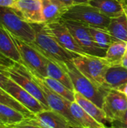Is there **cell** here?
Wrapping results in <instances>:
<instances>
[{
	"mask_svg": "<svg viewBox=\"0 0 127 128\" xmlns=\"http://www.w3.org/2000/svg\"><path fill=\"white\" fill-rule=\"evenodd\" d=\"M32 25L35 30V40L31 44H32L43 56L61 62H71L76 56L61 46L45 23Z\"/></svg>",
	"mask_w": 127,
	"mask_h": 128,
	"instance_id": "1",
	"label": "cell"
},
{
	"mask_svg": "<svg viewBox=\"0 0 127 128\" xmlns=\"http://www.w3.org/2000/svg\"><path fill=\"white\" fill-rule=\"evenodd\" d=\"M77 69L100 88L110 90L105 84V75L111 65L104 57L89 54L76 55L72 60Z\"/></svg>",
	"mask_w": 127,
	"mask_h": 128,
	"instance_id": "2",
	"label": "cell"
},
{
	"mask_svg": "<svg viewBox=\"0 0 127 128\" xmlns=\"http://www.w3.org/2000/svg\"><path fill=\"white\" fill-rule=\"evenodd\" d=\"M63 20H73L88 26L108 28L110 18L89 3H79L67 9L62 16Z\"/></svg>",
	"mask_w": 127,
	"mask_h": 128,
	"instance_id": "3",
	"label": "cell"
},
{
	"mask_svg": "<svg viewBox=\"0 0 127 128\" xmlns=\"http://www.w3.org/2000/svg\"><path fill=\"white\" fill-rule=\"evenodd\" d=\"M64 65L73 82L74 91L79 92L101 108L103 99L109 90L100 88L93 83L77 69L72 61L64 62Z\"/></svg>",
	"mask_w": 127,
	"mask_h": 128,
	"instance_id": "4",
	"label": "cell"
},
{
	"mask_svg": "<svg viewBox=\"0 0 127 128\" xmlns=\"http://www.w3.org/2000/svg\"><path fill=\"white\" fill-rule=\"evenodd\" d=\"M0 25L12 35L28 43L35 40V30L31 23L25 21L14 9L0 7Z\"/></svg>",
	"mask_w": 127,
	"mask_h": 128,
	"instance_id": "5",
	"label": "cell"
},
{
	"mask_svg": "<svg viewBox=\"0 0 127 128\" xmlns=\"http://www.w3.org/2000/svg\"><path fill=\"white\" fill-rule=\"evenodd\" d=\"M13 37L19 51L22 64L33 74L42 78L46 77V57L32 44L25 42L13 35Z\"/></svg>",
	"mask_w": 127,
	"mask_h": 128,
	"instance_id": "6",
	"label": "cell"
},
{
	"mask_svg": "<svg viewBox=\"0 0 127 128\" xmlns=\"http://www.w3.org/2000/svg\"><path fill=\"white\" fill-rule=\"evenodd\" d=\"M7 74L10 80L34 96L44 106L50 110L41 88L34 80L25 66L13 62L7 68Z\"/></svg>",
	"mask_w": 127,
	"mask_h": 128,
	"instance_id": "7",
	"label": "cell"
},
{
	"mask_svg": "<svg viewBox=\"0 0 127 128\" xmlns=\"http://www.w3.org/2000/svg\"><path fill=\"white\" fill-rule=\"evenodd\" d=\"M62 20L73 34L77 44L85 51V52L92 56L105 57L106 52L100 49L94 43L88 26L73 20L63 19Z\"/></svg>",
	"mask_w": 127,
	"mask_h": 128,
	"instance_id": "8",
	"label": "cell"
},
{
	"mask_svg": "<svg viewBox=\"0 0 127 128\" xmlns=\"http://www.w3.org/2000/svg\"><path fill=\"white\" fill-rule=\"evenodd\" d=\"M28 69V68H27ZM31 76L34 79V80L38 84L40 88H41L43 95L46 100L48 106L50 110L55 111L63 116H64L67 121L69 122L70 124L73 125H78L75 119L73 118L71 112H70V104L72 102H70L69 100H66L63 97L60 96L55 92H53L52 89H50L43 81L42 78L32 72H31L28 70Z\"/></svg>",
	"mask_w": 127,
	"mask_h": 128,
	"instance_id": "9",
	"label": "cell"
},
{
	"mask_svg": "<svg viewBox=\"0 0 127 128\" xmlns=\"http://www.w3.org/2000/svg\"><path fill=\"white\" fill-rule=\"evenodd\" d=\"M101 108L108 122H118L127 110V98L119 91L110 89L103 99Z\"/></svg>",
	"mask_w": 127,
	"mask_h": 128,
	"instance_id": "10",
	"label": "cell"
},
{
	"mask_svg": "<svg viewBox=\"0 0 127 128\" xmlns=\"http://www.w3.org/2000/svg\"><path fill=\"white\" fill-rule=\"evenodd\" d=\"M4 90L10 94L19 103L23 105L25 108H27L34 115L43 110H49L34 96H32L10 78L6 82L4 86Z\"/></svg>",
	"mask_w": 127,
	"mask_h": 128,
	"instance_id": "11",
	"label": "cell"
},
{
	"mask_svg": "<svg viewBox=\"0 0 127 128\" xmlns=\"http://www.w3.org/2000/svg\"><path fill=\"white\" fill-rule=\"evenodd\" d=\"M46 25L54 34L58 43L66 50L76 55L87 54L77 44L73 34L64 23L62 19L59 21Z\"/></svg>",
	"mask_w": 127,
	"mask_h": 128,
	"instance_id": "12",
	"label": "cell"
},
{
	"mask_svg": "<svg viewBox=\"0 0 127 128\" xmlns=\"http://www.w3.org/2000/svg\"><path fill=\"white\" fill-rule=\"evenodd\" d=\"M22 123L37 125L42 128H66L70 124L67 119L60 113L52 110H43L25 118Z\"/></svg>",
	"mask_w": 127,
	"mask_h": 128,
	"instance_id": "13",
	"label": "cell"
},
{
	"mask_svg": "<svg viewBox=\"0 0 127 128\" xmlns=\"http://www.w3.org/2000/svg\"><path fill=\"white\" fill-rule=\"evenodd\" d=\"M13 9L29 23H43L42 0H16Z\"/></svg>",
	"mask_w": 127,
	"mask_h": 128,
	"instance_id": "14",
	"label": "cell"
},
{
	"mask_svg": "<svg viewBox=\"0 0 127 128\" xmlns=\"http://www.w3.org/2000/svg\"><path fill=\"white\" fill-rule=\"evenodd\" d=\"M0 56L17 64H22V60L13 35L0 25Z\"/></svg>",
	"mask_w": 127,
	"mask_h": 128,
	"instance_id": "15",
	"label": "cell"
},
{
	"mask_svg": "<svg viewBox=\"0 0 127 128\" xmlns=\"http://www.w3.org/2000/svg\"><path fill=\"white\" fill-rule=\"evenodd\" d=\"M88 3L99 9L110 19L124 15L127 10L125 0H92Z\"/></svg>",
	"mask_w": 127,
	"mask_h": 128,
	"instance_id": "16",
	"label": "cell"
},
{
	"mask_svg": "<svg viewBox=\"0 0 127 128\" xmlns=\"http://www.w3.org/2000/svg\"><path fill=\"white\" fill-rule=\"evenodd\" d=\"M126 83H127V68L122 64L110 65L105 75L106 88L118 90Z\"/></svg>",
	"mask_w": 127,
	"mask_h": 128,
	"instance_id": "17",
	"label": "cell"
},
{
	"mask_svg": "<svg viewBox=\"0 0 127 128\" xmlns=\"http://www.w3.org/2000/svg\"><path fill=\"white\" fill-rule=\"evenodd\" d=\"M46 62L47 76L59 81L70 90L74 91L73 82L64 68V62H56L47 57H46Z\"/></svg>",
	"mask_w": 127,
	"mask_h": 128,
	"instance_id": "18",
	"label": "cell"
},
{
	"mask_svg": "<svg viewBox=\"0 0 127 128\" xmlns=\"http://www.w3.org/2000/svg\"><path fill=\"white\" fill-rule=\"evenodd\" d=\"M68 8L61 5L55 0H42V16L43 23L49 24L59 21Z\"/></svg>",
	"mask_w": 127,
	"mask_h": 128,
	"instance_id": "19",
	"label": "cell"
},
{
	"mask_svg": "<svg viewBox=\"0 0 127 128\" xmlns=\"http://www.w3.org/2000/svg\"><path fill=\"white\" fill-rule=\"evenodd\" d=\"M71 114L78 125L85 128H109L106 124L99 122L88 113H87L75 101L70 104Z\"/></svg>",
	"mask_w": 127,
	"mask_h": 128,
	"instance_id": "20",
	"label": "cell"
},
{
	"mask_svg": "<svg viewBox=\"0 0 127 128\" xmlns=\"http://www.w3.org/2000/svg\"><path fill=\"white\" fill-rule=\"evenodd\" d=\"M74 101L77 103L87 113L100 123L106 124L108 121L104 111L102 108L97 106L89 99L86 98L79 92L74 91Z\"/></svg>",
	"mask_w": 127,
	"mask_h": 128,
	"instance_id": "21",
	"label": "cell"
},
{
	"mask_svg": "<svg viewBox=\"0 0 127 128\" xmlns=\"http://www.w3.org/2000/svg\"><path fill=\"white\" fill-rule=\"evenodd\" d=\"M115 40L127 43V18L126 13L120 16L112 18L107 28Z\"/></svg>",
	"mask_w": 127,
	"mask_h": 128,
	"instance_id": "22",
	"label": "cell"
},
{
	"mask_svg": "<svg viewBox=\"0 0 127 128\" xmlns=\"http://www.w3.org/2000/svg\"><path fill=\"white\" fill-rule=\"evenodd\" d=\"M127 49V43L115 40L106 50L105 58L111 64H121V61Z\"/></svg>",
	"mask_w": 127,
	"mask_h": 128,
	"instance_id": "23",
	"label": "cell"
},
{
	"mask_svg": "<svg viewBox=\"0 0 127 128\" xmlns=\"http://www.w3.org/2000/svg\"><path fill=\"white\" fill-rule=\"evenodd\" d=\"M25 118H27L20 112L10 106L0 104V119L4 125L13 128L22 123Z\"/></svg>",
	"mask_w": 127,
	"mask_h": 128,
	"instance_id": "24",
	"label": "cell"
},
{
	"mask_svg": "<svg viewBox=\"0 0 127 128\" xmlns=\"http://www.w3.org/2000/svg\"><path fill=\"white\" fill-rule=\"evenodd\" d=\"M88 28L94 43L100 49L106 52L109 46L114 41V39L110 33L106 29H102L91 26H88Z\"/></svg>",
	"mask_w": 127,
	"mask_h": 128,
	"instance_id": "25",
	"label": "cell"
},
{
	"mask_svg": "<svg viewBox=\"0 0 127 128\" xmlns=\"http://www.w3.org/2000/svg\"><path fill=\"white\" fill-rule=\"evenodd\" d=\"M42 80L45 82V84L53 92H55L60 96L63 97L66 100H69L70 102L74 101V91L70 90L59 81L51 77H43Z\"/></svg>",
	"mask_w": 127,
	"mask_h": 128,
	"instance_id": "26",
	"label": "cell"
},
{
	"mask_svg": "<svg viewBox=\"0 0 127 128\" xmlns=\"http://www.w3.org/2000/svg\"><path fill=\"white\" fill-rule=\"evenodd\" d=\"M0 104L10 106V107L20 112L27 118L33 116V115H34L27 108H25L20 103H19L16 99H14L10 94H9L7 92H6L3 89H0Z\"/></svg>",
	"mask_w": 127,
	"mask_h": 128,
	"instance_id": "27",
	"label": "cell"
},
{
	"mask_svg": "<svg viewBox=\"0 0 127 128\" xmlns=\"http://www.w3.org/2000/svg\"><path fill=\"white\" fill-rule=\"evenodd\" d=\"M8 66L0 64V89L4 90V86L9 79L7 74V68Z\"/></svg>",
	"mask_w": 127,
	"mask_h": 128,
	"instance_id": "28",
	"label": "cell"
},
{
	"mask_svg": "<svg viewBox=\"0 0 127 128\" xmlns=\"http://www.w3.org/2000/svg\"><path fill=\"white\" fill-rule=\"evenodd\" d=\"M55 1L58 2L61 5L67 8H70V7L77 4L75 0H55Z\"/></svg>",
	"mask_w": 127,
	"mask_h": 128,
	"instance_id": "29",
	"label": "cell"
},
{
	"mask_svg": "<svg viewBox=\"0 0 127 128\" xmlns=\"http://www.w3.org/2000/svg\"><path fill=\"white\" fill-rule=\"evenodd\" d=\"M16 0H0V7L13 8Z\"/></svg>",
	"mask_w": 127,
	"mask_h": 128,
	"instance_id": "30",
	"label": "cell"
},
{
	"mask_svg": "<svg viewBox=\"0 0 127 128\" xmlns=\"http://www.w3.org/2000/svg\"><path fill=\"white\" fill-rule=\"evenodd\" d=\"M12 128H42L37 125L29 124H25V123H20L17 125L13 126Z\"/></svg>",
	"mask_w": 127,
	"mask_h": 128,
	"instance_id": "31",
	"label": "cell"
},
{
	"mask_svg": "<svg viewBox=\"0 0 127 128\" xmlns=\"http://www.w3.org/2000/svg\"><path fill=\"white\" fill-rule=\"evenodd\" d=\"M115 122L118 123V124H122V125H126V126H127V110L125 111V112L124 113V115L122 116L121 118L118 122Z\"/></svg>",
	"mask_w": 127,
	"mask_h": 128,
	"instance_id": "32",
	"label": "cell"
},
{
	"mask_svg": "<svg viewBox=\"0 0 127 128\" xmlns=\"http://www.w3.org/2000/svg\"><path fill=\"white\" fill-rule=\"evenodd\" d=\"M13 62L6 59L5 58L2 57L0 56V64H2V65H5V66H10L13 64Z\"/></svg>",
	"mask_w": 127,
	"mask_h": 128,
	"instance_id": "33",
	"label": "cell"
},
{
	"mask_svg": "<svg viewBox=\"0 0 127 128\" xmlns=\"http://www.w3.org/2000/svg\"><path fill=\"white\" fill-rule=\"evenodd\" d=\"M118 91H119L123 94H124L125 97L127 98V83H126L125 85H124L123 86H121V88H119L118 89Z\"/></svg>",
	"mask_w": 127,
	"mask_h": 128,
	"instance_id": "34",
	"label": "cell"
},
{
	"mask_svg": "<svg viewBox=\"0 0 127 128\" xmlns=\"http://www.w3.org/2000/svg\"><path fill=\"white\" fill-rule=\"evenodd\" d=\"M121 64L124 67H125L126 68H127V50H126V52H125L124 56V57H123V59L121 61Z\"/></svg>",
	"mask_w": 127,
	"mask_h": 128,
	"instance_id": "35",
	"label": "cell"
},
{
	"mask_svg": "<svg viewBox=\"0 0 127 128\" xmlns=\"http://www.w3.org/2000/svg\"><path fill=\"white\" fill-rule=\"evenodd\" d=\"M111 124H112V127L109 128H127V126L126 125H122V124H120L116 122L111 123Z\"/></svg>",
	"mask_w": 127,
	"mask_h": 128,
	"instance_id": "36",
	"label": "cell"
},
{
	"mask_svg": "<svg viewBox=\"0 0 127 128\" xmlns=\"http://www.w3.org/2000/svg\"><path fill=\"white\" fill-rule=\"evenodd\" d=\"M66 128H85L81 127V126H79V125H73V124H68Z\"/></svg>",
	"mask_w": 127,
	"mask_h": 128,
	"instance_id": "37",
	"label": "cell"
},
{
	"mask_svg": "<svg viewBox=\"0 0 127 128\" xmlns=\"http://www.w3.org/2000/svg\"><path fill=\"white\" fill-rule=\"evenodd\" d=\"M75 1L77 4H79V3H87V2H89L90 1H92V0H75Z\"/></svg>",
	"mask_w": 127,
	"mask_h": 128,
	"instance_id": "38",
	"label": "cell"
},
{
	"mask_svg": "<svg viewBox=\"0 0 127 128\" xmlns=\"http://www.w3.org/2000/svg\"><path fill=\"white\" fill-rule=\"evenodd\" d=\"M0 128H12L11 127L9 126H6V125H0Z\"/></svg>",
	"mask_w": 127,
	"mask_h": 128,
	"instance_id": "39",
	"label": "cell"
},
{
	"mask_svg": "<svg viewBox=\"0 0 127 128\" xmlns=\"http://www.w3.org/2000/svg\"><path fill=\"white\" fill-rule=\"evenodd\" d=\"M0 125H4L2 122H1V119H0Z\"/></svg>",
	"mask_w": 127,
	"mask_h": 128,
	"instance_id": "40",
	"label": "cell"
},
{
	"mask_svg": "<svg viewBox=\"0 0 127 128\" xmlns=\"http://www.w3.org/2000/svg\"><path fill=\"white\" fill-rule=\"evenodd\" d=\"M125 2H126V4H127V0H125Z\"/></svg>",
	"mask_w": 127,
	"mask_h": 128,
	"instance_id": "41",
	"label": "cell"
},
{
	"mask_svg": "<svg viewBox=\"0 0 127 128\" xmlns=\"http://www.w3.org/2000/svg\"><path fill=\"white\" fill-rule=\"evenodd\" d=\"M126 15H127V11H126Z\"/></svg>",
	"mask_w": 127,
	"mask_h": 128,
	"instance_id": "42",
	"label": "cell"
}]
</instances>
